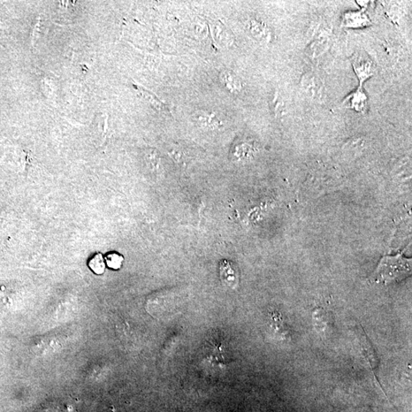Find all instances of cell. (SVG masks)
<instances>
[{"label":"cell","instance_id":"1","mask_svg":"<svg viewBox=\"0 0 412 412\" xmlns=\"http://www.w3.org/2000/svg\"><path fill=\"white\" fill-rule=\"evenodd\" d=\"M411 273V259L406 258L403 254L395 256H384L380 259L377 270L372 275L371 280L377 284L385 285L393 282L401 281Z\"/></svg>","mask_w":412,"mask_h":412},{"label":"cell","instance_id":"2","mask_svg":"<svg viewBox=\"0 0 412 412\" xmlns=\"http://www.w3.org/2000/svg\"><path fill=\"white\" fill-rule=\"evenodd\" d=\"M301 89L303 94L311 101H323L325 87L323 80L315 73H308L302 76Z\"/></svg>","mask_w":412,"mask_h":412},{"label":"cell","instance_id":"3","mask_svg":"<svg viewBox=\"0 0 412 412\" xmlns=\"http://www.w3.org/2000/svg\"><path fill=\"white\" fill-rule=\"evenodd\" d=\"M354 71L360 81L361 87L375 74L376 66L371 58L365 52H357L351 58Z\"/></svg>","mask_w":412,"mask_h":412},{"label":"cell","instance_id":"4","mask_svg":"<svg viewBox=\"0 0 412 412\" xmlns=\"http://www.w3.org/2000/svg\"><path fill=\"white\" fill-rule=\"evenodd\" d=\"M343 105L347 109L354 110L358 112H366L368 107V98L360 87L353 94L347 96L343 101Z\"/></svg>","mask_w":412,"mask_h":412},{"label":"cell","instance_id":"5","mask_svg":"<svg viewBox=\"0 0 412 412\" xmlns=\"http://www.w3.org/2000/svg\"><path fill=\"white\" fill-rule=\"evenodd\" d=\"M248 29L250 34L261 42H269L271 37L270 28L265 23L256 19H252L248 23Z\"/></svg>","mask_w":412,"mask_h":412},{"label":"cell","instance_id":"6","mask_svg":"<svg viewBox=\"0 0 412 412\" xmlns=\"http://www.w3.org/2000/svg\"><path fill=\"white\" fill-rule=\"evenodd\" d=\"M368 15L361 12H349L343 17V26L349 28L364 27L370 24Z\"/></svg>","mask_w":412,"mask_h":412},{"label":"cell","instance_id":"7","mask_svg":"<svg viewBox=\"0 0 412 412\" xmlns=\"http://www.w3.org/2000/svg\"><path fill=\"white\" fill-rule=\"evenodd\" d=\"M220 273L221 280L225 281V284L231 286L236 284V271L231 263L223 261L220 266Z\"/></svg>","mask_w":412,"mask_h":412},{"label":"cell","instance_id":"8","mask_svg":"<svg viewBox=\"0 0 412 412\" xmlns=\"http://www.w3.org/2000/svg\"><path fill=\"white\" fill-rule=\"evenodd\" d=\"M221 81L225 87L232 93L236 94L241 89V83L237 76L230 71H225L221 75Z\"/></svg>","mask_w":412,"mask_h":412},{"label":"cell","instance_id":"9","mask_svg":"<svg viewBox=\"0 0 412 412\" xmlns=\"http://www.w3.org/2000/svg\"><path fill=\"white\" fill-rule=\"evenodd\" d=\"M105 261L101 254H97L90 259L89 267L96 274L101 275L105 272Z\"/></svg>","mask_w":412,"mask_h":412},{"label":"cell","instance_id":"10","mask_svg":"<svg viewBox=\"0 0 412 412\" xmlns=\"http://www.w3.org/2000/svg\"><path fill=\"white\" fill-rule=\"evenodd\" d=\"M105 264L112 270H119L123 264L124 257L118 253H110L105 257Z\"/></svg>","mask_w":412,"mask_h":412}]
</instances>
